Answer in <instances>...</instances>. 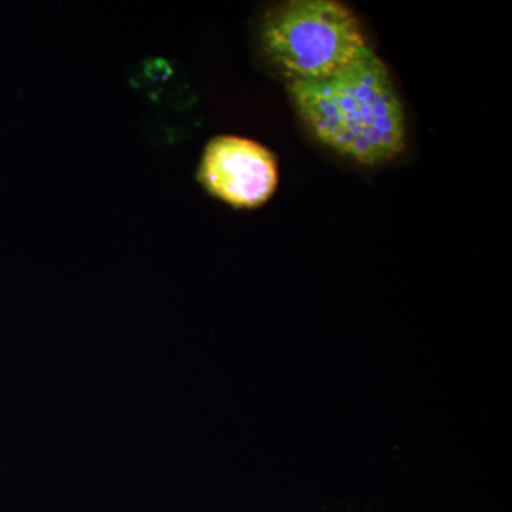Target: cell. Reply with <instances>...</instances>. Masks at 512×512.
I'll list each match as a JSON object with an SVG mask.
<instances>
[{
    "mask_svg": "<svg viewBox=\"0 0 512 512\" xmlns=\"http://www.w3.org/2000/svg\"><path fill=\"white\" fill-rule=\"evenodd\" d=\"M286 87L305 126L340 156L377 165L406 147L402 101L386 63L372 49L332 76Z\"/></svg>",
    "mask_w": 512,
    "mask_h": 512,
    "instance_id": "obj_1",
    "label": "cell"
},
{
    "mask_svg": "<svg viewBox=\"0 0 512 512\" xmlns=\"http://www.w3.org/2000/svg\"><path fill=\"white\" fill-rule=\"evenodd\" d=\"M262 43L288 82L325 79L370 49L352 10L335 0H291L275 6L262 26Z\"/></svg>",
    "mask_w": 512,
    "mask_h": 512,
    "instance_id": "obj_2",
    "label": "cell"
},
{
    "mask_svg": "<svg viewBox=\"0 0 512 512\" xmlns=\"http://www.w3.org/2000/svg\"><path fill=\"white\" fill-rule=\"evenodd\" d=\"M198 180L212 197L237 210H252L275 194L278 164L274 154L254 140L218 136L205 147Z\"/></svg>",
    "mask_w": 512,
    "mask_h": 512,
    "instance_id": "obj_3",
    "label": "cell"
}]
</instances>
